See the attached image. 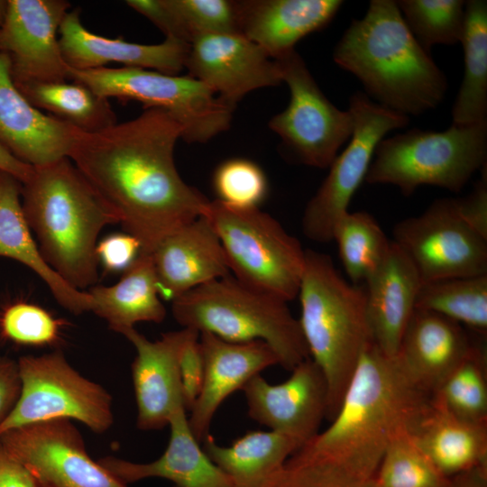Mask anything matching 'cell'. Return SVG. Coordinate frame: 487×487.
<instances>
[{
  "label": "cell",
  "instance_id": "25",
  "mask_svg": "<svg viewBox=\"0 0 487 487\" xmlns=\"http://www.w3.org/2000/svg\"><path fill=\"white\" fill-rule=\"evenodd\" d=\"M472 344L460 324L415 308L397 356L412 381L431 395L466 356Z\"/></svg>",
  "mask_w": 487,
  "mask_h": 487
},
{
  "label": "cell",
  "instance_id": "20",
  "mask_svg": "<svg viewBox=\"0 0 487 487\" xmlns=\"http://www.w3.org/2000/svg\"><path fill=\"white\" fill-rule=\"evenodd\" d=\"M198 342L205 373L201 391L190 409L188 424L197 440L203 442L221 404L253 376L279 364V360L271 347L262 340L233 343L202 332Z\"/></svg>",
  "mask_w": 487,
  "mask_h": 487
},
{
  "label": "cell",
  "instance_id": "7",
  "mask_svg": "<svg viewBox=\"0 0 487 487\" xmlns=\"http://www.w3.org/2000/svg\"><path fill=\"white\" fill-rule=\"evenodd\" d=\"M486 158L487 120L442 132L413 128L378 143L365 181L395 186L404 196L424 185L457 193Z\"/></svg>",
  "mask_w": 487,
  "mask_h": 487
},
{
  "label": "cell",
  "instance_id": "2",
  "mask_svg": "<svg viewBox=\"0 0 487 487\" xmlns=\"http://www.w3.org/2000/svg\"><path fill=\"white\" fill-rule=\"evenodd\" d=\"M429 400L397 355L385 354L371 342L330 425L297 451L373 479L390 443L409 429Z\"/></svg>",
  "mask_w": 487,
  "mask_h": 487
},
{
  "label": "cell",
  "instance_id": "5",
  "mask_svg": "<svg viewBox=\"0 0 487 487\" xmlns=\"http://www.w3.org/2000/svg\"><path fill=\"white\" fill-rule=\"evenodd\" d=\"M299 326L309 357L327 385L331 420L365 346L372 342L363 284L345 280L327 254L308 249L299 294Z\"/></svg>",
  "mask_w": 487,
  "mask_h": 487
},
{
  "label": "cell",
  "instance_id": "16",
  "mask_svg": "<svg viewBox=\"0 0 487 487\" xmlns=\"http://www.w3.org/2000/svg\"><path fill=\"white\" fill-rule=\"evenodd\" d=\"M242 390L252 419L293 438L300 447L318 433L326 416V381L310 358L296 365L281 383L271 384L259 373Z\"/></svg>",
  "mask_w": 487,
  "mask_h": 487
},
{
  "label": "cell",
  "instance_id": "49",
  "mask_svg": "<svg viewBox=\"0 0 487 487\" xmlns=\"http://www.w3.org/2000/svg\"><path fill=\"white\" fill-rule=\"evenodd\" d=\"M32 169L33 167L22 162L0 145V172L7 173L23 183L30 177Z\"/></svg>",
  "mask_w": 487,
  "mask_h": 487
},
{
  "label": "cell",
  "instance_id": "43",
  "mask_svg": "<svg viewBox=\"0 0 487 487\" xmlns=\"http://www.w3.org/2000/svg\"><path fill=\"white\" fill-rule=\"evenodd\" d=\"M199 333L194 335L184 345L179 358V375L186 410L192 409L204 381V360L199 346Z\"/></svg>",
  "mask_w": 487,
  "mask_h": 487
},
{
  "label": "cell",
  "instance_id": "42",
  "mask_svg": "<svg viewBox=\"0 0 487 487\" xmlns=\"http://www.w3.org/2000/svg\"><path fill=\"white\" fill-rule=\"evenodd\" d=\"M142 252L136 237L128 233L109 234L100 240L96 247V255L106 271H124Z\"/></svg>",
  "mask_w": 487,
  "mask_h": 487
},
{
  "label": "cell",
  "instance_id": "40",
  "mask_svg": "<svg viewBox=\"0 0 487 487\" xmlns=\"http://www.w3.org/2000/svg\"><path fill=\"white\" fill-rule=\"evenodd\" d=\"M189 43L203 34L240 33L237 1L169 0Z\"/></svg>",
  "mask_w": 487,
  "mask_h": 487
},
{
  "label": "cell",
  "instance_id": "48",
  "mask_svg": "<svg viewBox=\"0 0 487 487\" xmlns=\"http://www.w3.org/2000/svg\"><path fill=\"white\" fill-rule=\"evenodd\" d=\"M444 487H487V464L448 477Z\"/></svg>",
  "mask_w": 487,
  "mask_h": 487
},
{
  "label": "cell",
  "instance_id": "39",
  "mask_svg": "<svg viewBox=\"0 0 487 487\" xmlns=\"http://www.w3.org/2000/svg\"><path fill=\"white\" fill-rule=\"evenodd\" d=\"M213 186L216 199L244 208L258 207L268 193V181L262 168L242 158L222 162L215 170Z\"/></svg>",
  "mask_w": 487,
  "mask_h": 487
},
{
  "label": "cell",
  "instance_id": "17",
  "mask_svg": "<svg viewBox=\"0 0 487 487\" xmlns=\"http://www.w3.org/2000/svg\"><path fill=\"white\" fill-rule=\"evenodd\" d=\"M185 68L234 109L249 92L282 82L275 60L241 33L195 37Z\"/></svg>",
  "mask_w": 487,
  "mask_h": 487
},
{
  "label": "cell",
  "instance_id": "10",
  "mask_svg": "<svg viewBox=\"0 0 487 487\" xmlns=\"http://www.w3.org/2000/svg\"><path fill=\"white\" fill-rule=\"evenodd\" d=\"M21 391L0 434L32 423L68 419L105 433L114 423L112 397L100 384L76 371L61 351L17 361Z\"/></svg>",
  "mask_w": 487,
  "mask_h": 487
},
{
  "label": "cell",
  "instance_id": "51",
  "mask_svg": "<svg viewBox=\"0 0 487 487\" xmlns=\"http://www.w3.org/2000/svg\"><path fill=\"white\" fill-rule=\"evenodd\" d=\"M36 482H37V487H47V486L44 485L43 483H41V482H37V481H36Z\"/></svg>",
  "mask_w": 487,
  "mask_h": 487
},
{
  "label": "cell",
  "instance_id": "44",
  "mask_svg": "<svg viewBox=\"0 0 487 487\" xmlns=\"http://www.w3.org/2000/svg\"><path fill=\"white\" fill-rule=\"evenodd\" d=\"M455 210L472 230L487 240V171L482 169V176L470 194L454 198Z\"/></svg>",
  "mask_w": 487,
  "mask_h": 487
},
{
  "label": "cell",
  "instance_id": "45",
  "mask_svg": "<svg viewBox=\"0 0 487 487\" xmlns=\"http://www.w3.org/2000/svg\"><path fill=\"white\" fill-rule=\"evenodd\" d=\"M125 4L150 20L166 38L189 44L188 37L169 0H127Z\"/></svg>",
  "mask_w": 487,
  "mask_h": 487
},
{
  "label": "cell",
  "instance_id": "34",
  "mask_svg": "<svg viewBox=\"0 0 487 487\" xmlns=\"http://www.w3.org/2000/svg\"><path fill=\"white\" fill-rule=\"evenodd\" d=\"M342 265L354 284H364L386 257L389 241L375 218L367 212H346L333 231Z\"/></svg>",
  "mask_w": 487,
  "mask_h": 487
},
{
  "label": "cell",
  "instance_id": "28",
  "mask_svg": "<svg viewBox=\"0 0 487 487\" xmlns=\"http://www.w3.org/2000/svg\"><path fill=\"white\" fill-rule=\"evenodd\" d=\"M0 256L19 262L36 273L69 312L90 311L88 292L70 286L43 258L23 215L22 183L5 172H0Z\"/></svg>",
  "mask_w": 487,
  "mask_h": 487
},
{
  "label": "cell",
  "instance_id": "47",
  "mask_svg": "<svg viewBox=\"0 0 487 487\" xmlns=\"http://www.w3.org/2000/svg\"><path fill=\"white\" fill-rule=\"evenodd\" d=\"M0 487H37L36 479L0 446Z\"/></svg>",
  "mask_w": 487,
  "mask_h": 487
},
{
  "label": "cell",
  "instance_id": "38",
  "mask_svg": "<svg viewBox=\"0 0 487 487\" xmlns=\"http://www.w3.org/2000/svg\"><path fill=\"white\" fill-rule=\"evenodd\" d=\"M65 321L41 306L18 300L0 313V335L23 346L54 345L60 340Z\"/></svg>",
  "mask_w": 487,
  "mask_h": 487
},
{
  "label": "cell",
  "instance_id": "35",
  "mask_svg": "<svg viewBox=\"0 0 487 487\" xmlns=\"http://www.w3.org/2000/svg\"><path fill=\"white\" fill-rule=\"evenodd\" d=\"M430 400L453 416L473 423H487L486 351L472 346L462 362L430 395Z\"/></svg>",
  "mask_w": 487,
  "mask_h": 487
},
{
  "label": "cell",
  "instance_id": "23",
  "mask_svg": "<svg viewBox=\"0 0 487 487\" xmlns=\"http://www.w3.org/2000/svg\"><path fill=\"white\" fill-rule=\"evenodd\" d=\"M421 284L413 263L393 241L381 265L363 284L372 340L389 356L398 354Z\"/></svg>",
  "mask_w": 487,
  "mask_h": 487
},
{
  "label": "cell",
  "instance_id": "6",
  "mask_svg": "<svg viewBox=\"0 0 487 487\" xmlns=\"http://www.w3.org/2000/svg\"><path fill=\"white\" fill-rule=\"evenodd\" d=\"M171 308L183 327L233 343L265 342L286 370L310 358L299 319L287 301L230 274L188 290L175 299Z\"/></svg>",
  "mask_w": 487,
  "mask_h": 487
},
{
  "label": "cell",
  "instance_id": "19",
  "mask_svg": "<svg viewBox=\"0 0 487 487\" xmlns=\"http://www.w3.org/2000/svg\"><path fill=\"white\" fill-rule=\"evenodd\" d=\"M78 130L32 106L15 86L0 52V145L22 162L40 167L68 158Z\"/></svg>",
  "mask_w": 487,
  "mask_h": 487
},
{
  "label": "cell",
  "instance_id": "3",
  "mask_svg": "<svg viewBox=\"0 0 487 487\" xmlns=\"http://www.w3.org/2000/svg\"><path fill=\"white\" fill-rule=\"evenodd\" d=\"M333 59L360 80L372 101L409 117L435 109L447 91L446 75L409 32L393 0H372L338 41Z\"/></svg>",
  "mask_w": 487,
  "mask_h": 487
},
{
  "label": "cell",
  "instance_id": "30",
  "mask_svg": "<svg viewBox=\"0 0 487 487\" xmlns=\"http://www.w3.org/2000/svg\"><path fill=\"white\" fill-rule=\"evenodd\" d=\"M208 457L229 478L233 487H271L287 460L300 448L293 438L270 431H249L230 446L208 435L203 441Z\"/></svg>",
  "mask_w": 487,
  "mask_h": 487
},
{
  "label": "cell",
  "instance_id": "50",
  "mask_svg": "<svg viewBox=\"0 0 487 487\" xmlns=\"http://www.w3.org/2000/svg\"><path fill=\"white\" fill-rule=\"evenodd\" d=\"M7 9V0H0V29L3 25Z\"/></svg>",
  "mask_w": 487,
  "mask_h": 487
},
{
  "label": "cell",
  "instance_id": "26",
  "mask_svg": "<svg viewBox=\"0 0 487 487\" xmlns=\"http://www.w3.org/2000/svg\"><path fill=\"white\" fill-rule=\"evenodd\" d=\"M342 5L340 0L237 1L240 33L275 60L327 25Z\"/></svg>",
  "mask_w": 487,
  "mask_h": 487
},
{
  "label": "cell",
  "instance_id": "11",
  "mask_svg": "<svg viewBox=\"0 0 487 487\" xmlns=\"http://www.w3.org/2000/svg\"><path fill=\"white\" fill-rule=\"evenodd\" d=\"M274 60L290 98L287 107L270 120L269 127L280 137L291 161L329 168L353 133L351 112L328 100L295 49Z\"/></svg>",
  "mask_w": 487,
  "mask_h": 487
},
{
  "label": "cell",
  "instance_id": "27",
  "mask_svg": "<svg viewBox=\"0 0 487 487\" xmlns=\"http://www.w3.org/2000/svg\"><path fill=\"white\" fill-rule=\"evenodd\" d=\"M408 431L446 478L487 464V423L460 419L429 400Z\"/></svg>",
  "mask_w": 487,
  "mask_h": 487
},
{
  "label": "cell",
  "instance_id": "36",
  "mask_svg": "<svg viewBox=\"0 0 487 487\" xmlns=\"http://www.w3.org/2000/svg\"><path fill=\"white\" fill-rule=\"evenodd\" d=\"M408 29L427 52L437 44L460 42L465 19L463 0L395 1Z\"/></svg>",
  "mask_w": 487,
  "mask_h": 487
},
{
  "label": "cell",
  "instance_id": "13",
  "mask_svg": "<svg viewBox=\"0 0 487 487\" xmlns=\"http://www.w3.org/2000/svg\"><path fill=\"white\" fill-rule=\"evenodd\" d=\"M393 237L422 284L487 274V240L463 222L454 198L436 199L419 216L398 222Z\"/></svg>",
  "mask_w": 487,
  "mask_h": 487
},
{
  "label": "cell",
  "instance_id": "4",
  "mask_svg": "<svg viewBox=\"0 0 487 487\" xmlns=\"http://www.w3.org/2000/svg\"><path fill=\"white\" fill-rule=\"evenodd\" d=\"M22 207L48 264L75 289L94 286L98 235L118 219L72 161L33 167L22 183Z\"/></svg>",
  "mask_w": 487,
  "mask_h": 487
},
{
  "label": "cell",
  "instance_id": "41",
  "mask_svg": "<svg viewBox=\"0 0 487 487\" xmlns=\"http://www.w3.org/2000/svg\"><path fill=\"white\" fill-rule=\"evenodd\" d=\"M271 487H376L375 480L351 475L340 468L296 451Z\"/></svg>",
  "mask_w": 487,
  "mask_h": 487
},
{
  "label": "cell",
  "instance_id": "37",
  "mask_svg": "<svg viewBox=\"0 0 487 487\" xmlns=\"http://www.w3.org/2000/svg\"><path fill=\"white\" fill-rule=\"evenodd\" d=\"M374 480L376 487H444L447 478L433 465L405 430L390 443Z\"/></svg>",
  "mask_w": 487,
  "mask_h": 487
},
{
  "label": "cell",
  "instance_id": "33",
  "mask_svg": "<svg viewBox=\"0 0 487 487\" xmlns=\"http://www.w3.org/2000/svg\"><path fill=\"white\" fill-rule=\"evenodd\" d=\"M416 308L439 314L483 334L487 330V274L421 284Z\"/></svg>",
  "mask_w": 487,
  "mask_h": 487
},
{
  "label": "cell",
  "instance_id": "24",
  "mask_svg": "<svg viewBox=\"0 0 487 487\" xmlns=\"http://www.w3.org/2000/svg\"><path fill=\"white\" fill-rule=\"evenodd\" d=\"M186 411L180 409L171 416L169 443L158 459L140 464L106 456L97 462L124 484L163 478L175 487H233L229 478L200 447Z\"/></svg>",
  "mask_w": 487,
  "mask_h": 487
},
{
  "label": "cell",
  "instance_id": "21",
  "mask_svg": "<svg viewBox=\"0 0 487 487\" xmlns=\"http://www.w3.org/2000/svg\"><path fill=\"white\" fill-rule=\"evenodd\" d=\"M59 32L67 65L79 70L103 68L115 62L124 67L178 75L185 68L189 49L188 43L172 38H165L158 44H141L96 34L81 23L79 9L67 13Z\"/></svg>",
  "mask_w": 487,
  "mask_h": 487
},
{
  "label": "cell",
  "instance_id": "31",
  "mask_svg": "<svg viewBox=\"0 0 487 487\" xmlns=\"http://www.w3.org/2000/svg\"><path fill=\"white\" fill-rule=\"evenodd\" d=\"M460 43L464 71L452 108L454 124L487 120V2H465V19Z\"/></svg>",
  "mask_w": 487,
  "mask_h": 487
},
{
  "label": "cell",
  "instance_id": "46",
  "mask_svg": "<svg viewBox=\"0 0 487 487\" xmlns=\"http://www.w3.org/2000/svg\"><path fill=\"white\" fill-rule=\"evenodd\" d=\"M20 391L17 361L0 356V425L14 408Z\"/></svg>",
  "mask_w": 487,
  "mask_h": 487
},
{
  "label": "cell",
  "instance_id": "8",
  "mask_svg": "<svg viewBox=\"0 0 487 487\" xmlns=\"http://www.w3.org/2000/svg\"><path fill=\"white\" fill-rule=\"evenodd\" d=\"M201 216L219 238L234 278L287 302L298 296L306 250L275 218L259 207L218 199L209 201Z\"/></svg>",
  "mask_w": 487,
  "mask_h": 487
},
{
  "label": "cell",
  "instance_id": "22",
  "mask_svg": "<svg viewBox=\"0 0 487 487\" xmlns=\"http://www.w3.org/2000/svg\"><path fill=\"white\" fill-rule=\"evenodd\" d=\"M151 255L159 295L171 302L230 272L219 238L204 216L164 237Z\"/></svg>",
  "mask_w": 487,
  "mask_h": 487
},
{
  "label": "cell",
  "instance_id": "12",
  "mask_svg": "<svg viewBox=\"0 0 487 487\" xmlns=\"http://www.w3.org/2000/svg\"><path fill=\"white\" fill-rule=\"evenodd\" d=\"M354 131L347 146L329 166V172L303 213L305 236L317 243L333 240L335 225L348 212L349 203L368 170L378 143L391 131L408 125L409 117L372 101L363 92L349 99Z\"/></svg>",
  "mask_w": 487,
  "mask_h": 487
},
{
  "label": "cell",
  "instance_id": "15",
  "mask_svg": "<svg viewBox=\"0 0 487 487\" xmlns=\"http://www.w3.org/2000/svg\"><path fill=\"white\" fill-rule=\"evenodd\" d=\"M69 8L66 0H7L0 52L16 87L69 80L58 32Z\"/></svg>",
  "mask_w": 487,
  "mask_h": 487
},
{
  "label": "cell",
  "instance_id": "29",
  "mask_svg": "<svg viewBox=\"0 0 487 487\" xmlns=\"http://www.w3.org/2000/svg\"><path fill=\"white\" fill-rule=\"evenodd\" d=\"M87 292L91 297L90 311L120 334L141 322L161 323L166 317L149 253H141L116 283L94 285Z\"/></svg>",
  "mask_w": 487,
  "mask_h": 487
},
{
  "label": "cell",
  "instance_id": "9",
  "mask_svg": "<svg viewBox=\"0 0 487 487\" xmlns=\"http://www.w3.org/2000/svg\"><path fill=\"white\" fill-rule=\"evenodd\" d=\"M68 79L107 99L134 100L145 109L166 112L181 126V138L188 142H205L227 130L234 110L189 75L130 67L84 70L69 67Z\"/></svg>",
  "mask_w": 487,
  "mask_h": 487
},
{
  "label": "cell",
  "instance_id": "18",
  "mask_svg": "<svg viewBox=\"0 0 487 487\" xmlns=\"http://www.w3.org/2000/svg\"><path fill=\"white\" fill-rule=\"evenodd\" d=\"M196 334L198 332L183 327L164 333L156 341L147 339L134 327L122 334L136 350L132 377L138 428L161 429L169 425L177 410L185 409L179 358L184 345Z\"/></svg>",
  "mask_w": 487,
  "mask_h": 487
},
{
  "label": "cell",
  "instance_id": "1",
  "mask_svg": "<svg viewBox=\"0 0 487 487\" xmlns=\"http://www.w3.org/2000/svg\"><path fill=\"white\" fill-rule=\"evenodd\" d=\"M181 126L166 112L96 133L78 131L68 158L126 233L151 254L167 235L202 216L209 200L180 177L174 161Z\"/></svg>",
  "mask_w": 487,
  "mask_h": 487
},
{
  "label": "cell",
  "instance_id": "14",
  "mask_svg": "<svg viewBox=\"0 0 487 487\" xmlns=\"http://www.w3.org/2000/svg\"><path fill=\"white\" fill-rule=\"evenodd\" d=\"M0 446L47 487H127L86 450L71 420L28 424L0 434Z\"/></svg>",
  "mask_w": 487,
  "mask_h": 487
},
{
  "label": "cell",
  "instance_id": "32",
  "mask_svg": "<svg viewBox=\"0 0 487 487\" xmlns=\"http://www.w3.org/2000/svg\"><path fill=\"white\" fill-rule=\"evenodd\" d=\"M17 87L32 106L80 132L96 133L117 123L109 99L82 83L65 80Z\"/></svg>",
  "mask_w": 487,
  "mask_h": 487
}]
</instances>
